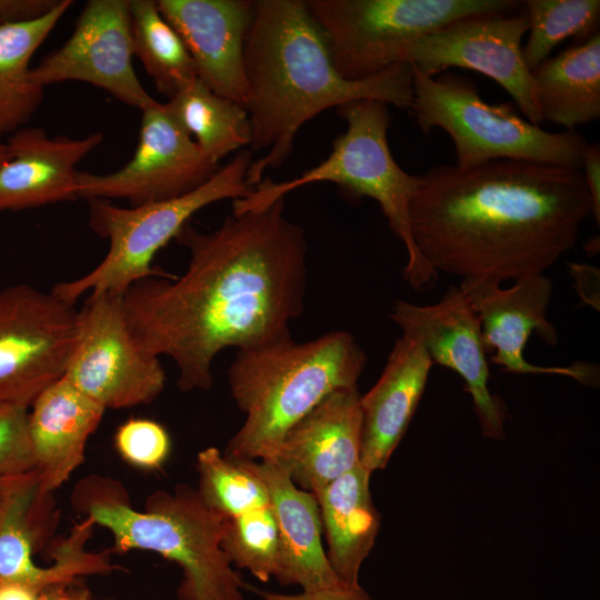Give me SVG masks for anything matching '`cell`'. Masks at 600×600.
Listing matches in <instances>:
<instances>
[{
    "label": "cell",
    "mask_w": 600,
    "mask_h": 600,
    "mask_svg": "<svg viewBox=\"0 0 600 600\" xmlns=\"http://www.w3.org/2000/svg\"><path fill=\"white\" fill-rule=\"evenodd\" d=\"M130 0H89L70 38L31 70L41 87L64 81L96 86L142 110L154 99L133 69Z\"/></svg>",
    "instance_id": "cell-15"
},
{
    "label": "cell",
    "mask_w": 600,
    "mask_h": 600,
    "mask_svg": "<svg viewBox=\"0 0 600 600\" xmlns=\"http://www.w3.org/2000/svg\"><path fill=\"white\" fill-rule=\"evenodd\" d=\"M336 109L347 129L333 140L328 158L288 181L263 178L247 197L232 201V213L266 208L311 183H336L353 197H368L378 202L390 229L406 248L404 281L416 291L427 290L437 281L438 272L420 256L410 223V204L420 176L406 172L390 151L389 104L360 99Z\"/></svg>",
    "instance_id": "cell-6"
},
{
    "label": "cell",
    "mask_w": 600,
    "mask_h": 600,
    "mask_svg": "<svg viewBox=\"0 0 600 600\" xmlns=\"http://www.w3.org/2000/svg\"><path fill=\"white\" fill-rule=\"evenodd\" d=\"M174 116L212 162L249 146L251 126L246 108L214 93L198 78L168 100Z\"/></svg>",
    "instance_id": "cell-27"
},
{
    "label": "cell",
    "mask_w": 600,
    "mask_h": 600,
    "mask_svg": "<svg viewBox=\"0 0 600 600\" xmlns=\"http://www.w3.org/2000/svg\"><path fill=\"white\" fill-rule=\"evenodd\" d=\"M243 67L253 188L268 169L280 168L292 152L301 127L329 108L373 99L410 109L412 67L401 62L366 79L348 80L336 69L326 34L302 0H254Z\"/></svg>",
    "instance_id": "cell-3"
},
{
    "label": "cell",
    "mask_w": 600,
    "mask_h": 600,
    "mask_svg": "<svg viewBox=\"0 0 600 600\" xmlns=\"http://www.w3.org/2000/svg\"><path fill=\"white\" fill-rule=\"evenodd\" d=\"M51 494L40 490L38 480L16 498L1 521L0 587L19 586L40 591L121 569L111 562L110 549L100 552L87 549L96 526L89 518L74 524L52 549L50 566L36 563L33 554L50 534L56 518Z\"/></svg>",
    "instance_id": "cell-16"
},
{
    "label": "cell",
    "mask_w": 600,
    "mask_h": 600,
    "mask_svg": "<svg viewBox=\"0 0 600 600\" xmlns=\"http://www.w3.org/2000/svg\"><path fill=\"white\" fill-rule=\"evenodd\" d=\"M114 447L127 463L151 471L160 469L168 460L171 440L160 423L150 419L131 418L118 427Z\"/></svg>",
    "instance_id": "cell-32"
},
{
    "label": "cell",
    "mask_w": 600,
    "mask_h": 600,
    "mask_svg": "<svg viewBox=\"0 0 600 600\" xmlns=\"http://www.w3.org/2000/svg\"><path fill=\"white\" fill-rule=\"evenodd\" d=\"M28 417L27 407L0 406V477L34 470Z\"/></svg>",
    "instance_id": "cell-33"
},
{
    "label": "cell",
    "mask_w": 600,
    "mask_h": 600,
    "mask_svg": "<svg viewBox=\"0 0 600 600\" xmlns=\"http://www.w3.org/2000/svg\"><path fill=\"white\" fill-rule=\"evenodd\" d=\"M89 600H112V599H108V598L99 599V598H96V597L92 594V597H91Z\"/></svg>",
    "instance_id": "cell-42"
},
{
    "label": "cell",
    "mask_w": 600,
    "mask_h": 600,
    "mask_svg": "<svg viewBox=\"0 0 600 600\" xmlns=\"http://www.w3.org/2000/svg\"><path fill=\"white\" fill-rule=\"evenodd\" d=\"M366 363V352L343 330L306 342L289 334L239 349L228 370V383L246 419L224 456L269 458L286 432L324 398L357 388Z\"/></svg>",
    "instance_id": "cell-4"
},
{
    "label": "cell",
    "mask_w": 600,
    "mask_h": 600,
    "mask_svg": "<svg viewBox=\"0 0 600 600\" xmlns=\"http://www.w3.org/2000/svg\"><path fill=\"white\" fill-rule=\"evenodd\" d=\"M133 157L109 173L78 171V198L126 199L130 207L170 200L207 182L219 169L181 126L170 104L153 100L142 110Z\"/></svg>",
    "instance_id": "cell-12"
},
{
    "label": "cell",
    "mask_w": 600,
    "mask_h": 600,
    "mask_svg": "<svg viewBox=\"0 0 600 600\" xmlns=\"http://www.w3.org/2000/svg\"><path fill=\"white\" fill-rule=\"evenodd\" d=\"M77 309L51 291L20 283L0 290V406L30 408L64 376Z\"/></svg>",
    "instance_id": "cell-11"
},
{
    "label": "cell",
    "mask_w": 600,
    "mask_h": 600,
    "mask_svg": "<svg viewBox=\"0 0 600 600\" xmlns=\"http://www.w3.org/2000/svg\"><path fill=\"white\" fill-rule=\"evenodd\" d=\"M489 278L462 279L460 289L467 296L481 324V338L490 361L504 371L523 374H559L587 387L599 384V367L588 361L570 366H537L524 358L529 337L536 332L547 344L554 346L558 333L547 320L552 281L543 273L516 280L503 289Z\"/></svg>",
    "instance_id": "cell-14"
},
{
    "label": "cell",
    "mask_w": 600,
    "mask_h": 600,
    "mask_svg": "<svg viewBox=\"0 0 600 600\" xmlns=\"http://www.w3.org/2000/svg\"><path fill=\"white\" fill-rule=\"evenodd\" d=\"M522 6L529 16L522 56L530 71L563 40L572 37L580 44L599 32V0H527Z\"/></svg>",
    "instance_id": "cell-30"
},
{
    "label": "cell",
    "mask_w": 600,
    "mask_h": 600,
    "mask_svg": "<svg viewBox=\"0 0 600 600\" xmlns=\"http://www.w3.org/2000/svg\"><path fill=\"white\" fill-rule=\"evenodd\" d=\"M38 480L39 473L36 470L0 477V523L16 498Z\"/></svg>",
    "instance_id": "cell-39"
},
{
    "label": "cell",
    "mask_w": 600,
    "mask_h": 600,
    "mask_svg": "<svg viewBox=\"0 0 600 600\" xmlns=\"http://www.w3.org/2000/svg\"><path fill=\"white\" fill-rule=\"evenodd\" d=\"M176 239L190 253L186 272L130 286L124 314L143 352L173 360L180 391L209 390L222 350L290 334L303 311L308 243L284 198L231 213L211 232L188 222Z\"/></svg>",
    "instance_id": "cell-1"
},
{
    "label": "cell",
    "mask_w": 600,
    "mask_h": 600,
    "mask_svg": "<svg viewBox=\"0 0 600 600\" xmlns=\"http://www.w3.org/2000/svg\"><path fill=\"white\" fill-rule=\"evenodd\" d=\"M323 30L333 64L360 80L402 62L416 39L460 19L513 12L514 0H309Z\"/></svg>",
    "instance_id": "cell-9"
},
{
    "label": "cell",
    "mask_w": 600,
    "mask_h": 600,
    "mask_svg": "<svg viewBox=\"0 0 600 600\" xmlns=\"http://www.w3.org/2000/svg\"><path fill=\"white\" fill-rule=\"evenodd\" d=\"M253 461L228 458L214 447L201 450L197 456V491L203 502L224 519L269 506L268 487Z\"/></svg>",
    "instance_id": "cell-29"
},
{
    "label": "cell",
    "mask_w": 600,
    "mask_h": 600,
    "mask_svg": "<svg viewBox=\"0 0 600 600\" xmlns=\"http://www.w3.org/2000/svg\"><path fill=\"white\" fill-rule=\"evenodd\" d=\"M370 476L358 464L313 492L328 542V561L348 587L360 586V567L372 550L381 524L370 493Z\"/></svg>",
    "instance_id": "cell-24"
},
{
    "label": "cell",
    "mask_w": 600,
    "mask_h": 600,
    "mask_svg": "<svg viewBox=\"0 0 600 600\" xmlns=\"http://www.w3.org/2000/svg\"><path fill=\"white\" fill-rule=\"evenodd\" d=\"M61 0H0V28L39 20Z\"/></svg>",
    "instance_id": "cell-35"
},
{
    "label": "cell",
    "mask_w": 600,
    "mask_h": 600,
    "mask_svg": "<svg viewBox=\"0 0 600 600\" xmlns=\"http://www.w3.org/2000/svg\"><path fill=\"white\" fill-rule=\"evenodd\" d=\"M157 4L183 40L198 79L246 107L243 49L254 0H158Z\"/></svg>",
    "instance_id": "cell-18"
},
{
    "label": "cell",
    "mask_w": 600,
    "mask_h": 600,
    "mask_svg": "<svg viewBox=\"0 0 600 600\" xmlns=\"http://www.w3.org/2000/svg\"><path fill=\"white\" fill-rule=\"evenodd\" d=\"M589 214L581 170L506 159L436 166L410 204L414 244L436 272L500 282L543 273Z\"/></svg>",
    "instance_id": "cell-2"
},
{
    "label": "cell",
    "mask_w": 600,
    "mask_h": 600,
    "mask_svg": "<svg viewBox=\"0 0 600 600\" xmlns=\"http://www.w3.org/2000/svg\"><path fill=\"white\" fill-rule=\"evenodd\" d=\"M570 274L574 279L577 293L581 300L599 310L600 307V273L599 269L584 263H568Z\"/></svg>",
    "instance_id": "cell-38"
},
{
    "label": "cell",
    "mask_w": 600,
    "mask_h": 600,
    "mask_svg": "<svg viewBox=\"0 0 600 600\" xmlns=\"http://www.w3.org/2000/svg\"><path fill=\"white\" fill-rule=\"evenodd\" d=\"M433 366L422 344L402 333L376 384L360 397V466L384 469L406 433Z\"/></svg>",
    "instance_id": "cell-21"
},
{
    "label": "cell",
    "mask_w": 600,
    "mask_h": 600,
    "mask_svg": "<svg viewBox=\"0 0 600 600\" xmlns=\"http://www.w3.org/2000/svg\"><path fill=\"white\" fill-rule=\"evenodd\" d=\"M252 161V151L244 148L202 186L170 200L130 208L109 200H88L90 227L109 241L108 252L87 274L59 282L51 292L74 304L88 291L123 294L142 279L172 278L152 266L156 254L204 207L247 197L253 189L247 178Z\"/></svg>",
    "instance_id": "cell-7"
},
{
    "label": "cell",
    "mask_w": 600,
    "mask_h": 600,
    "mask_svg": "<svg viewBox=\"0 0 600 600\" xmlns=\"http://www.w3.org/2000/svg\"><path fill=\"white\" fill-rule=\"evenodd\" d=\"M72 3L61 0L39 20L0 28V139L26 127L41 106L44 88L32 81L30 61Z\"/></svg>",
    "instance_id": "cell-26"
},
{
    "label": "cell",
    "mask_w": 600,
    "mask_h": 600,
    "mask_svg": "<svg viewBox=\"0 0 600 600\" xmlns=\"http://www.w3.org/2000/svg\"><path fill=\"white\" fill-rule=\"evenodd\" d=\"M91 591L79 580L40 591L19 586L0 587V600H89Z\"/></svg>",
    "instance_id": "cell-34"
},
{
    "label": "cell",
    "mask_w": 600,
    "mask_h": 600,
    "mask_svg": "<svg viewBox=\"0 0 600 600\" xmlns=\"http://www.w3.org/2000/svg\"><path fill=\"white\" fill-rule=\"evenodd\" d=\"M30 407L28 429L39 488L52 493L84 461L87 442L106 409L64 377L46 388Z\"/></svg>",
    "instance_id": "cell-23"
},
{
    "label": "cell",
    "mask_w": 600,
    "mask_h": 600,
    "mask_svg": "<svg viewBox=\"0 0 600 600\" xmlns=\"http://www.w3.org/2000/svg\"><path fill=\"white\" fill-rule=\"evenodd\" d=\"M266 482L278 527V562L274 578L303 591L343 584L332 570L322 547V523L313 493L297 488L288 471L270 459L253 461Z\"/></svg>",
    "instance_id": "cell-22"
},
{
    "label": "cell",
    "mask_w": 600,
    "mask_h": 600,
    "mask_svg": "<svg viewBox=\"0 0 600 600\" xmlns=\"http://www.w3.org/2000/svg\"><path fill=\"white\" fill-rule=\"evenodd\" d=\"M9 159V152L7 143L0 139V166H2Z\"/></svg>",
    "instance_id": "cell-40"
},
{
    "label": "cell",
    "mask_w": 600,
    "mask_h": 600,
    "mask_svg": "<svg viewBox=\"0 0 600 600\" xmlns=\"http://www.w3.org/2000/svg\"><path fill=\"white\" fill-rule=\"evenodd\" d=\"M73 509L107 529L112 553L153 551L182 571L179 600H243L247 584L221 548L224 518L211 510L197 489L157 490L137 510L114 478L90 474L74 486Z\"/></svg>",
    "instance_id": "cell-5"
},
{
    "label": "cell",
    "mask_w": 600,
    "mask_h": 600,
    "mask_svg": "<svg viewBox=\"0 0 600 600\" xmlns=\"http://www.w3.org/2000/svg\"><path fill=\"white\" fill-rule=\"evenodd\" d=\"M120 293L91 292L77 310V337L64 378L103 409L148 404L163 391L158 357L133 339Z\"/></svg>",
    "instance_id": "cell-10"
},
{
    "label": "cell",
    "mask_w": 600,
    "mask_h": 600,
    "mask_svg": "<svg viewBox=\"0 0 600 600\" xmlns=\"http://www.w3.org/2000/svg\"><path fill=\"white\" fill-rule=\"evenodd\" d=\"M360 397L357 388L332 392L286 432L267 459L311 493L351 471L360 464Z\"/></svg>",
    "instance_id": "cell-19"
},
{
    "label": "cell",
    "mask_w": 600,
    "mask_h": 600,
    "mask_svg": "<svg viewBox=\"0 0 600 600\" xmlns=\"http://www.w3.org/2000/svg\"><path fill=\"white\" fill-rule=\"evenodd\" d=\"M529 29L526 10L460 19L412 41L402 62L434 77L449 68L470 69L493 79L533 124L543 121L531 71L522 56Z\"/></svg>",
    "instance_id": "cell-13"
},
{
    "label": "cell",
    "mask_w": 600,
    "mask_h": 600,
    "mask_svg": "<svg viewBox=\"0 0 600 600\" xmlns=\"http://www.w3.org/2000/svg\"><path fill=\"white\" fill-rule=\"evenodd\" d=\"M543 121L567 130L600 118V33L531 71Z\"/></svg>",
    "instance_id": "cell-25"
},
{
    "label": "cell",
    "mask_w": 600,
    "mask_h": 600,
    "mask_svg": "<svg viewBox=\"0 0 600 600\" xmlns=\"http://www.w3.org/2000/svg\"><path fill=\"white\" fill-rule=\"evenodd\" d=\"M581 172L591 200V214L600 222V147L589 143L581 152Z\"/></svg>",
    "instance_id": "cell-37"
},
{
    "label": "cell",
    "mask_w": 600,
    "mask_h": 600,
    "mask_svg": "<svg viewBox=\"0 0 600 600\" xmlns=\"http://www.w3.org/2000/svg\"><path fill=\"white\" fill-rule=\"evenodd\" d=\"M103 141L50 137L38 127H22L7 140L9 159L0 166V211H18L78 199L76 166Z\"/></svg>",
    "instance_id": "cell-20"
},
{
    "label": "cell",
    "mask_w": 600,
    "mask_h": 600,
    "mask_svg": "<svg viewBox=\"0 0 600 600\" xmlns=\"http://www.w3.org/2000/svg\"><path fill=\"white\" fill-rule=\"evenodd\" d=\"M412 67L410 109L423 133L440 128L454 146L457 167L492 160H522L581 170L586 138L576 130L550 132L526 118L516 104L483 101L467 77L443 71L429 77Z\"/></svg>",
    "instance_id": "cell-8"
},
{
    "label": "cell",
    "mask_w": 600,
    "mask_h": 600,
    "mask_svg": "<svg viewBox=\"0 0 600 600\" xmlns=\"http://www.w3.org/2000/svg\"><path fill=\"white\" fill-rule=\"evenodd\" d=\"M586 251L588 252L590 249H592V252L596 253V251L599 250V237L590 239L584 244Z\"/></svg>",
    "instance_id": "cell-41"
},
{
    "label": "cell",
    "mask_w": 600,
    "mask_h": 600,
    "mask_svg": "<svg viewBox=\"0 0 600 600\" xmlns=\"http://www.w3.org/2000/svg\"><path fill=\"white\" fill-rule=\"evenodd\" d=\"M253 591L261 596L263 600H372L368 592L360 586H341L314 591L302 590L297 594H283L256 589Z\"/></svg>",
    "instance_id": "cell-36"
},
{
    "label": "cell",
    "mask_w": 600,
    "mask_h": 600,
    "mask_svg": "<svg viewBox=\"0 0 600 600\" xmlns=\"http://www.w3.org/2000/svg\"><path fill=\"white\" fill-rule=\"evenodd\" d=\"M221 548L231 564L267 582L278 562V527L269 506L223 520Z\"/></svg>",
    "instance_id": "cell-31"
},
{
    "label": "cell",
    "mask_w": 600,
    "mask_h": 600,
    "mask_svg": "<svg viewBox=\"0 0 600 600\" xmlns=\"http://www.w3.org/2000/svg\"><path fill=\"white\" fill-rule=\"evenodd\" d=\"M130 14L133 53L157 90L171 100L198 78L194 62L157 1L130 0Z\"/></svg>",
    "instance_id": "cell-28"
},
{
    "label": "cell",
    "mask_w": 600,
    "mask_h": 600,
    "mask_svg": "<svg viewBox=\"0 0 600 600\" xmlns=\"http://www.w3.org/2000/svg\"><path fill=\"white\" fill-rule=\"evenodd\" d=\"M390 318L402 333L422 344L432 363L456 371L464 380L482 434L503 439L504 407L490 392L480 320L463 291L451 287L437 303L427 306L396 300Z\"/></svg>",
    "instance_id": "cell-17"
}]
</instances>
